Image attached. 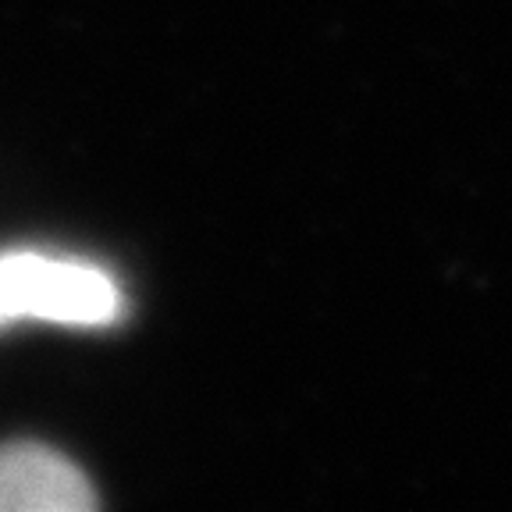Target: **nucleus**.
Returning <instances> with one entry per match:
<instances>
[{"mask_svg": "<svg viewBox=\"0 0 512 512\" xmlns=\"http://www.w3.org/2000/svg\"><path fill=\"white\" fill-rule=\"evenodd\" d=\"M125 313L121 288L104 267L47 253L0 256V328L50 320L68 328H111Z\"/></svg>", "mask_w": 512, "mask_h": 512, "instance_id": "obj_1", "label": "nucleus"}, {"mask_svg": "<svg viewBox=\"0 0 512 512\" xmlns=\"http://www.w3.org/2000/svg\"><path fill=\"white\" fill-rule=\"evenodd\" d=\"M89 477L40 441L0 445V512H89Z\"/></svg>", "mask_w": 512, "mask_h": 512, "instance_id": "obj_2", "label": "nucleus"}]
</instances>
